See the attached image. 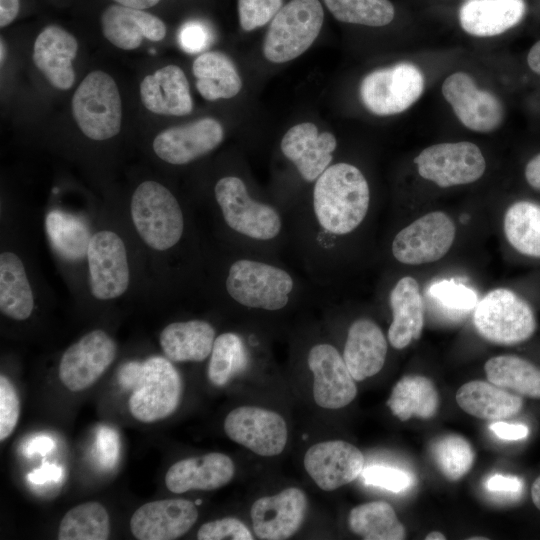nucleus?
Returning a JSON list of instances; mask_svg holds the SVG:
<instances>
[{
    "instance_id": "1",
    "label": "nucleus",
    "mask_w": 540,
    "mask_h": 540,
    "mask_svg": "<svg viewBox=\"0 0 540 540\" xmlns=\"http://www.w3.org/2000/svg\"><path fill=\"white\" fill-rule=\"evenodd\" d=\"M369 204L368 182L352 164H332L314 183L313 215L325 234L344 236L353 232L365 219Z\"/></svg>"
},
{
    "instance_id": "2",
    "label": "nucleus",
    "mask_w": 540,
    "mask_h": 540,
    "mask_svg": "<svg viewBox=\"0 0 540 540\" xmlns=\"http://www.w3.org/2000/svg\"><path fill=\"white\" fill-rule=\"evenodd\" d=\"M133 225L144 243L157 251L174 247L184 232V217L176 197L153 180L135 189L130 203Z\"/></svg>"
},
{
    "instance_id": "3",
    "label": "nucleus",
    "mask_w": 540,
    "mask_h": 540,
    "mask_svg": "<svg viewBox=\"0 0 540 540\" xmlns=\"http://www.w3.org/2000/svg\"><path fill=\"white\" fill-rule=\"evenodd\" d=\"M225 288L228 295L244 307L277 311L289 303L295 282L292 275L279 266L241 258L229 266Z\"/></svg>"
},
{
    "instance_id": "4",
    "label": "nucleus",
    "mask_w": 540,
    "mask_h": 540,
    "mask_svg": "<svg viewBox=\"0 0 540 540\" xmlns=\"http://www.w3.org/2000/svg\"><path fill=\"white\" fill-rule=\"evenodd\" d=\"M214 195L226 225L240 236L270 241L281 233L283 221L279 211L254 199L241 178L222 177L214 187Z\"/></svg>"
},
{
    "instance_id": "5",
    "label": "nucleus",
    "mask_w": 540,
    "mask_h": 540,
    "mask_svg": "<svg viewBox=\"0 0 540 540\" xmlns=\"http://www.w3.org/2000/svg\"><path fill=\"white\" fill-rule=\"evenodd\" d=\"M324 12L318 0H291L278 11L267 30L263 53L273 63L303 54L322 28Z\"/></svg>"
},
{
    "instance_id": "6",
    "label": "nucleus",
    "mask_w": 540,
    "mask_h": 540,
    "mask_svg": "<svg viewBox=\"0 0 540 540\" xmlns=\"http://www.w3.org/2000/svg\"><path fill=\"white\" fill-rule=\"evenodd\" d=\"M473 322L484 339L506 346L528 340L537 327L531 306L507 288H496L478 301Z\"/></svg>"
},
{
    "instance_id": "7",
    "label": "nucleus",
    "mask_w": 540,
    "mask_h": 540,
    "mask_svg": "<svg viewBox=\"0 0 540 540\" xmlns=\"http://www.w3.org/2000/svg\"><path fill=\"white\" fill-rule=\"evenodd\" d=\"M76 124L92 140H107L121 129L122 102L114 79L96 70L79 84L72 98Z\"/></svg>"
},
{
    "instance_id": "8",
    "label": "nucleus",
    "mask_w": 540,
    "mask_h": 540,
    "mask_svg": "<svg viewBox=\"0 0 540 540\" xmlns=\"http://www.w3.org/2000/svg\"><path fill=\"white\" fill-rule=\"evenodd\" d=\"M424 75L410 62L376 69L361 81L359 94L364 106L379 116L399 114L410 108L424 91Z\"/></svg>"
},
{
    "instance_id": "9",
    "label": "nucleus",
    "mask_w": 540,
    "mask_h": 540,
    "mask_svg": "<svg viewBox=\"0 0 540 540\" xmlns=\"http://www.w3.org/2000/svg\"><path fill=\"white\" fill-rule=\"evenodd\" d=\"M181 395V377L171 361L161 356L150 357L141 363L129 409L138 421L155 422L174 413Z\"/></svg>"
},
{
    "instance_id": "10",
    "label": "nucleus",
    "mask_w": 540,
    "mask_h": 540,
    "mask_svg": "<svg viewBox=\"0 0 540 540\" xmlns=\"http://www.w3.org/2000/svg\"><path fill=\"white\" fill-rule=\"evenodd\" d=\"M414 162L421 177L443 188L475 182L486 169L481 150L468 141L431 145Z\"/></svg>"
},
{
    "instance_id": "11",
    "label": "nucleus",
    "mask_w": 540,
    "mask_h": 540,
    "mask_svg": "<svg viewBox=\"0 0 540 540\" xmlns=\"http://www.w3.org/2000/svg\"><path fill=\"white\" fill-rule=\"evenodd\" d=\"M455 234V224L446 213L430 212L396 234L392 254L397 261L407 265L435 262L447 254Z\"/></svg>"
},
{
    "instance_id": "12",
    "label": "nucleus",
    "mask_w": 540,
    "mask_h": 540,
    "mask_svg": "<svg viewBox=\"0 0 540 540\" xmlns=\"http://www.w3.org/2000/svg\"><path fill=\"white\" fill-rule=\"evenodd\" d=\"M89 288L98 300H112L129 287L130 269L122 238L111 230L90 237L87 252Z\"/></svg>"
},
{
    "instance_id": "13",
    "label": "nucleus",
    "mask_w": 540,
    "mask_h": 540,
    "mask_svg": "<svg viewBox=\"0 0 540 540\" xmlns=\"http://www.w3.org/2000/svg\"><path fill=\"white\" fill-rule=\"evenodd\" d=\"M224 431L232 441L266 457L280 454L288 438L287 426L280 414L254 406H241L229 412Z\"/></svg>"
},
{
    "instance_id": "14",
    "label": "nucleus",
    "mask_w": 540,
    "mask_h": 540,
    "mask_svg": "<svg viewBox=\"0 0 540 540\" xmlns=\"http://www.w3.org/2000/svg\"><path fill=\"white\" fill-rule=\"evenodd\" d=\"M116 343L103 330L96 329L72 344L63 353L59 378L70 391L77 392L94 384L116 357Z\"/></svg>"
},
{
    "instance_id": "15",
    "label": "nucleus",
    "mask_w": 540,
    "mask_h": 540,
    "mask_svg": "<svg viewBox=\"0 0 540 540\" xmlns=\"http://www.w3.org/2000/svg\"><path fill=\"white\" fill-rule=\"evenodd\" d=\"M442 94L459 121L468 129L488 133L504 119V107L491 92L479 89L465 72L449 75L442 84Z\"/></svg>"
},
{
    "instance_id": "16",
    "label": "nucleus",
    "mask_w": 540,
    "mask_h": 540,
    "mask_svg": "<svg viewBox=\"0 0 540 540\" xmlns=\"http://www.w3.org/2000/svg\"><path fill=\"white\" fill-rule=\"evenodd\" d=\"M307 363L313 373V397L317 405L326 409H339L354 400L357 395L355 380L333 345H314L309 350Z\"/></svg>"
},
{
    "instance_id": "17",
    "label": "nucleus",
    "mask_w": 540,
    "mask_h": 540,
    "mask_svg": "<svg viewBox=\"0 0 540 540\" xmlns=\"http://www.w3.org/2000/svg\"><path fill=\"white\" fill-rule=\"evenodd\" d=\"M223 136L221 123L206 117L163 130L155 137L153 150L169 164L184 165L213 151Z\"/></svg>"
},
{
    "instance_id": "18",
    "label": "nucleus",
    "mask_w": 540,
    "mask_h": 540,
    "mask_svg": "<svg viewBox=\"0 0 540 540\" xmlns=\"http://www.w3.org/2000/svg\"><path fill=\"white\" fill-rule=\"evenodd\" d=\"M365 459L354 445L343 440L316 443L304 456V467L316 485L332 491L354 481L364 469Z\"/></svg>"
},
{
    "instance_id": "19",
    "label": "nucleus",
    "mask_w": 540,
    "mask_h": 540,
    "mask_svg": "<svg viewBox=\"0 0 540 540\" xmlns=\"http://www.w3.org/2000/svg\"><path fill=\"white\" fill-rule=\"evenodd\" d=\"M307 506L305 493L296 487L257 499L250 511L255 535L263 540L290 538L301 527Z\"/></svg>"
},
{
    "instance_id": "20",
    "label": "nucleus",
    "mask_w": 540,
    "mask_h": 540,
    "mask_svg": "<svg viewBox=\"0 0 540 540\" xmlns=\"http://www.w3.org/2000/svg\"><path fill=\"white\" fill-rule=\"evenodd\" d=\"M198 511L185 499H165L143 504L132 515L130 529L139 540H173L195 524Z\"/></svg>"
},
{
    "instance_id": "21",
    "label": "nucleus",
    "mask_w": 540,
    "mask_h": 540,
    "mask_svg": "<svg viewBox=\"0 0 540 540\" xmlns=\"http://www.w3.org/2000/svg\"><path fill=\"white\" fill-rule=\"evenodd\" d=\"M337 146L330 132H319L310 122L291 127L281 140V151L307 182H315L330 166Z\"/></svg>"
},
{
    "instance_id": "22",
    "label": "nucleus",
    "mask_w": 540,
    "mask_h": 540,
    "mask_svg": "<svg viewBox=\"0 0 540 540\" xmlns=\"http://www.w3.org/2000/svg\"><path fill=\"white\" fill-rule=\"evenodd\" d=\"M234 473L235 465L229 456L212 452L171 465L165 475V484L176 494L191 490L209 491L227 485Z\"/></svg>"
},
{
    "instance_id": "23",
    "label": "nucleus",
    "mask_w": 540,
    "mask_h": 540,
    "mask_svg": "<svg viewBox=\"0 0 540 540\" xmlns=\"http://www.w3.org/2000/svg\"><path fill=\"white\" fill-rule=\"evenodd\" d=\"M78 51L76 38L57 25L45 27L37 36L33 61L49 83L57 89L68 90L75 81L72 61Z\"/></svg>"
},
{
    "instance_id": "24",
    "label": "nucleus",
    "mask_w": 540,
    "mask_h": 540,
    "mask_svg": "<svg viewBox=\"0 0 540 540\" xmlns=\"http://www.w3.org/2000/svg\"><path fill=\"white\" fill-rule=\"evenodd\" d=\"M102 33L114 46L133 50L143 38L160 41L166 35V26L157 16L121 4L107 7L100 18Z\"/></svg>"
},
{
    "instance_id": "25",
    "label": "nucleus",
    "mask_w": 540,
    "mask_h": 540,
    "mask_svg": "<svg viewBox=\"0 0 540 540\" xmlns=\"http://www.w3.org/2000/svg\"><path fill=\"white\" fill-rule=\"evenodd\" d=\"M526 13L525 0H465L458 9V21L469 35L493 37L520 24Z\"/></svg>"
},
{
    "instance_id": "26",
    "label": "nucleus",
    "mask_w": 540,
    "mask_h": 540,
    "mask_svg": "<svg viewBox=\"0 0 540 540\" xmlns=\"http://www.w3.org/2000/svg\"><path fill=\"white\" fill-rule=\"evenodd\" d=\"M387 350L381 328L370 319L360 318L348 329L342 357L353 379L363 381L383 368Z\"/></svg>"
},
{
    "instance_id": "27",
    "label": "nucleus",
    "mask_w": 540,
    "mask_h": 540,
    "mask_svg": "<svg viewBox=\"0 0 540 540\" xmlns=\"http://www.w3.org/2000/svg\"><path fill=\"white\" fill-rule=\"evenodd\" d=\"M140 98L146 109L160 115L183 116L193 108L188 80L176 65L147 75L140 84Z\"/></svg>"
},
{
    "instance_id": "28",
    "label": "nucleus",
    "mask_w": 540,
    "mask_h": 540,
    "mask_svg": "<svg viewBox=\"0 0 540 540\" xmlns=\"http://www.w3.org/2000/svg\"><path fill=\"white\" fill-rule=\"evenodd\" d=\"M392 322L388 329L391 346L401 350L420 338L424 326V302L418 282L411 276L397 281L389 295Z\"/></svg>"
},
{
    "instance_id": "29",
    "label": "nucleus",
    "mask_w": 540,
    "mask_h": 540,
    "mask_svg": "<svg viewBox=\"0 0 540 540\" xmlns=\"http://www.w3.org/2000/svg\"><path fill=\"white\" fill-rule=\"evenodd\" d=\"M214 327L204 320L173 322L160 334V346L173 362H201L211 354L215 341Z\"/></svg>"
},
{
    "instance_id": "30",
    "label": "nucleus",
    "mask_w": 540,
    "mask_h": 540,
    "mask_svg": "<svg viewBox=\"0 0 540 540\" xmlns=\"http://www.w3.org/2000/svg\"><path fill=\"white\" fill-rule=\"evenodd\" d=\"M457 404L466 413L480 419H504L516 415L523 406L522 398L489 381L474 380L456 392Z\"/></svg>"
},
{
    "instance_id": "31",
    "label": "nucleus",
    "mask_w": 540,
    "mask_h": 540,
    "mask_svg": "<svg viewBox=\"0 0 540 540\" xmlns=\"http://www.w3.org/2000/svg\"><path fill=\"white\" fill-rule=\"evenodd\" d=\"M196 88L208 101L229 99L239 93L242 80L232 60L214 51L200 54L193 62Z\"/></svg>"
},
{
    "instance_id": "32",
    "label": "nucleus",
    "mask_w": 540,
    "mask_h": 540,
    "mask_svg": "<svg viewBox=\"0 0 540 540\" xmlns=\"http://www.w3.org/2000/svg\"><path fill=\"white\" fill-rule=\"evenodd\" d=\"M34 309V295L26 269L17 254L9 251L0 255V311L6 317L22 321Z\"/></svg>"
},
{
    "instance_id": "33",
    "label": "nucleus",
    "mask_w": 540,
    "mask_h": 540,
    "mask_svg": "<svg viewBox=\"0 0 540 540\" xmlns=\"http://www.w3.org/2000/svg\"><path fill=\"white\" fill-rule=\"evenodd\" d=\"M439 394L434 383L421 375L402 377L393 387L387 405L401 421L430 419L438 411Z\"/></svg>"
},
{
    "instance_id": "34",
    "label": "nucleus",
    "mask_w": 540,
    "mask_h": 540,
    "mask_svg": "<svg viewBox=\"0 0 540 540\" xmlns=\"http://www.w3.org/2000/svg\"><path fill=\"white\" fill-rule=\"evenodd\" d=\"M489 382L517 392L520 395L540 399V368L515 355L490 358L484 366Z\"/></svg>"
},
{
    "instance_id": "35",
    "label": "nucleus",
    "mask_w": 540,
    "mask_h": 540,
    "mask_svg": "<svg viewBox=\"0 0 540 540\" xmlns=\"http://www.w3.org/2000/svg\"><path fill=\"white\" fill-rule=\"evenodd\" d=\"M350 530L365 540H403L406 530L393 507L384 501H373L351 509Z\"/></svg>"
},
{
    "instance_id": "36",
    "label": "nucleus",
    "mask_w": 540,
    "mask_h": 540,
    "mask_svg": "<svg viewBox=\"0 0 540 540\" xmlns=\"http://www.w3.org/2000/svg\"><path fill=\"white\" fill-rule=\"evenodd\" d=\"M510 245L522 255L540 258V205L517 201L509 206L503 221Z\"/></svg>"
},
{
    "instance_id": "37",
    "label": "nucleus",
    "mask_w": 540,
    "mask_h": 540,
    "mask_svg": "<svg viewBox=\"0 0 540 540\" xmlns=\"http://www.w3.org/2000/svg\"><path fill=\"white\" fill-rule=\"evenodd\" d=\"M110 534L109 515L96 501L79 504L63 516L58 530L60 540H106Z\"/></svg>"
},
{
    "instance_id": "38",
    "label": "nucleus",
    "mask_w": 540,
    "mask_h": 540,
    "mask_svg": "<svg viewBox=\"0 0 540 540\" xmlns=\"http://www.w3.org/2000/svg\"><path fill=\"white\" fill-rule=\"evenodd\" d=\"M248 363V352L242 338L232 332L215 338L208 365V378L217 386H225L243 372Z\"/></svg>"
},
{
    "instance_id": "39",
    "label": "nucleus",
    "mask_w": 540,
    "mask_h": 540,
    "mask_svg": "<svg viewBox=\"0 0 540 540\" xmlns=\"http://www.w3.org/2000/svg\"><path fill=\"white\" fill-rule=\"evenodd\" d=\"M328 10L344 23L368 27L389 25L396 16L390 0H324Z\"/></svg>"
},
{
    "instance_id": "40",
    "label": "nucleus",
    "mask_w": 540,
    "mask_h": 540,
    "mask_svg": "<svg viewBox=\"0 0 540 540\" xmlns=\"http://www.w3.org/2000/svg\"><path fill=\"white\" fill-rule=\"evenodd\" d=\"M432 458L449 481H458L472 468L474 450L467 439L458 434H445L435 439L431 446Z\"/></svg>"
},
{
    "instance_id": "41",
    "label": "nucleus",
    "mask_w": 540,
    "mask_h": 540,
    "mask_svg": "<svg viewBox=\"0 0 540 540\" xmlns=\"http://www.w3.org/2000/svg\"><path fill=\"white\" fill-rule=\"evenodd\" d=\"M46 226L54 246L64 255L76 258L87 252L90 241L88 231L75 217L52 211L47 216Z\"/></svg>"
},
{
    "instance_id": "42",
    "label": "nucleus",
    "mask_w": 540,
    "mask_h": 540,
    "mask_svg": "<svg viewBox=\"0 0 540 540\" xmlns=\"http://www.w3.org/2000/svg\"><path fill=\"white\" fill-rule=\"evenodd\" d=\"M428 295L451 311L467 312L478 303L477 294L472 288L454 280L435 282L430 286Z\"/></svg>"
},
{
    "instance_id": "43",
    "label": "nucleus",
    "mask_w": 540,
    "mask_h": 540,
    "mask_svg": "<svg viewBox=\"0 0 540 540\" xmlns=\"http://www.w3.org/2000/svg\"><path fill=\"white\" fill-rule=\"evenodd\" d=\"M283 0H238L240 25L245 31L264 26L282 8Z\"/></svg>"
},
{
    "instance_id": "44",
    "label": "nucleus",
    "mask_w": 540,
    "mask_h": 540,
    "mask_svg": "<svg viewBox=\"0 0 540 540\" xmlns=\"http://www.w3.org/2000/svg\"><path fill=\"white\" fill-rule=\"evenodd\" d=\"M20 414L18 393L4 376H0V440L8 438L14 431Z\"/></svg>"
},
{
    "instance_id": "45",
    "label": "nucleus",
    "mask_w": 540,
    "mask_h": 540,
    "mask_svg": "<svg viewBox=\"0 0 540 540\" xmlns=\"http://www.w3.org/2000/svg\"><path fill=\"white\" fill-rule=\"evenodd\" d=\"M253 538L247 526L233 517L207 522L197 532L199 540H252Z\"/></svg>"
},
{
    "instance_id": "46",
    "label": "nucleus",
    "mask_w": 540,
    "mask_h": 540,
    "mask_svg": "<svg viewBox=\"0 0 540 540\" xmlns=\"http://www.w3.org/2000/svg\"><path fill=\"white\" fill-rule=\"evenodd\" d=\"M362 477L367 485L381 487L398 493L409 487L411 478L405 471L382 465H371L363 469Z\"/></svg>"
},
{
    "instance_id": "47",
    "label": "nucleus",
    "mask_w": 540,
    "mask_h": 540,
    "mask_svg": "<svg viewBox=\"0 0 540 540\" xmlns=\"http://www.w3.org/2000/svg\"><path fill=\"white\" fill-rule=\"evenodd\" d=\"M180 47L190 54H195L207 49L212 42L210 29L202 22L189 21L185 23L178 35Z\"/></svg>"
},
{
    "instance_id": "48",
    "label": "nucleus",
    "mask_w": 540,
    "mask_h": 540,
    "mask_svg": "<svg viewBox=\"0 0 540 540\" xmlns=\"http://www.w3.org/2000/svg\"><path fill=\"white\" fill-rule=\"evenodd\" d=\"M118 451L117 433L109 427H101L97 433V452L102 465L113 467L117 461Z\"/></svg>"
},
{
    "instance_id": "49",
    "label": "nucleus",
    "mask_w": 540,
    "mask_h": 540,
    "mask_svg": "<svg viewBox=\"0 0 540 540\" xmlns=\"http://www.w3.org/2000/svg\"><path fill=\"white\" fill-rule=\"evenodd\" d=\"M489 428L498 438L510 441L524 439L529 434L528 427L520 423L498 421L490 424Z\"/></svg>"
},
{
    "instance_id": "50",
    "label": "nucleus",
    "mask_w": 540,
    "mask_h": 540,
    "mask_svg": "<svg viewBox=\"0 0 540 540\" xmlns=\"http://www.w3.org/2000/svg\"><path fill=\"white\" fill-rule=\"evenodd\" d=\"M487 488L497 492H519L522 488V482L514 476L496 474L488 479Z\"/></svg>"
},
{
    "instance_id": "51",
    "label": "nucleus",
    "mask_w": 540,
    "mask_h": 540,
    "mask_svg": "<svg viewBox=\"0 0 540 540\" xmlns=\"http://www.w3.org/2000/svg\"><path fill=\"white\" fill-rule=\"evenodd\" d=\"M62 475L60 467L54 464H46L28 474L27 478L35 484H43L49 481H57Z\"/></svg>"
},
{
    "instance_id": "52",
    "label": "nucleus",
    "mask_w": 540,
    "mask_h": 540,
    "mask_svg": "<svg viewBox=\"0 0 540 540\" xmlns=\"http://www.w3.org/2000/svg\"><path fill=\"white\" fill-rule=\"evenodd\" d=\"M524 175L527 183L532 188L540 190V153L527 162Z\"/></svg>"
},
{
    "instance_id": "53",
    "label": "nucleus",
    "mask_w": 540,
    "mask_h": 540,
    "mask_svg": "<svg viewBox=\"0 0 540 540\" xmlns=\"http://www.w3.org/2000/svg\"><path fill=\"white\" fill-rule=\"evenodd\" d=\"M19 8V0H0V26L2 28L14 21Z\"/></svg>"
},
{
    "instance_id": "54",
    "label": "nucleus",
    "mask_w": 540,
    "mask_h": 540,
    "mask_svg": "<svg viewBox=\"0 0 540 540\" xmlns=\"http://www.w3.org/2000/svg\"><path fill=\"white\" fill-rule=\"evenodd\" d=\"M54 447L53 441L46 436H38L27 442L25 446L26 454L32 455L34 453L45 454Z\"/></svg>"
},
{
    "instance_id": "55",
    "label": "nucleus",
    "mask_w": 540,
    "mask_h": 540,
    "mask_svg": "<svg viewBox=\"0 0 540 540\" xmlns=\"http://www.w3.org/2000/svg\"><path fill=\"white\" fill-rule=\"evenodd\" d=\"M527 63L534 73L540 75V40L530 48L527 55Z\"/></svg>"
},
{
    "instance_id": "56",
    "label": "nucleus",
    "mask_w": 540,
    "mask_h": 540,
    "mask_svg": "<svg viewBox=\"0 0 540 540\" xmlns=\"http://www.w3.org/2000/svg\"><path fill=\"white\" fill-rule=\"evenodd\" d=\"M118 4L138 8V9H148L156 5L160 0H113Z\"/></svg>"
},
{
    "instance_id": "57",
    "label": "nucleus",
    "mask_w": 540,
    "mask_h": 540,
    "mask_svg": "<svg viewBox=\"0 0 540 540\" xmlns=\"http://www.w3.org/2000/svg\"><path fill=\"white\" fill-rule=\"evenodd\" d=\"M531 498L536 508L540 510V476H538L532 484Z\"/></svg>"
},
{
    "instance_id": "58",
    "label": "nucleus",
    "mask_w": 540,
    "mask_h": 540,
    "mask_svg": "<svg viewBox=\"0 0 540 540\" xmlns=\"http://www.w3.org/2000/svg\"><path fill=\"white\" fill-rule=\"evenodd\" d=\"M446 536L439 531H432L425 536V540H445Z\"/></svg>"
},
{
    "instance_id": "59",
    "label": "nucleus",
    "mask_w": 540,
    "mask_h": 540,
    "mask_svg": "<svg viewBox=\"0 0 540 540\" xmlns=\"http://www.w3.org/2000/svg\"><path fill=\"white\" fill-rule=\"evenodd\" d=\"M1 57H0V61H1V65L3 64V62L5 61V57H6V46H5V43L3 41V39L1 38Z\"/></svg>"
},
{
    "instance_id": "60",
    "label": "nucleus",
    "mask_w": 540,
    "mask_h": 540,
    "mask_svg": "<svg viewBox=\"0 0 540 540\" xmlns=\"http://www.w3.org/2000/svg\"><path fill=\"white\" fill-rule=\"evenodd\" d=\"M469 539L470 540H486L488 538H486V537H470Z\"/></svg>"
},
{
    "instance_id": "61",
    "label": "nucleus",
    "mask_w": 540,
    "mask_h": 540,
    "mask_svg": "<svg viewBox=\"0 0 540 540\" xmlns=\"http://www.w3.org/2000/svg\"><path fill=\"white\" fill-rule=\"evenodd\" d=\"M200 503H201V500H198V501L196 502V504H200Z\"/></svg>"
}]
</instances>
